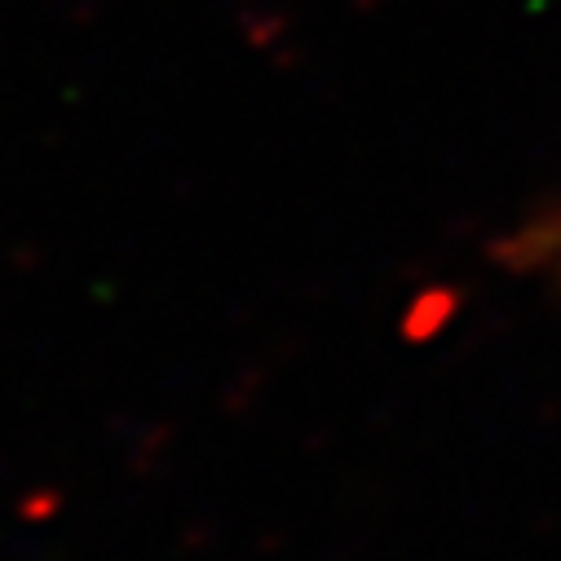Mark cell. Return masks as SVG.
Wrapping results in <instances>:
<instances>
[{"instance_id": "6da1fadb", "label": "cell", "mask_w": 561, "mask_h": 561, "mask_svg": "<svg viewBox=\"0 0 561 561\" xmlns=\"http://www.w3.org/2000/svg\"><path fill=\"white\" fill-rule=\"evenodd\" d=\"M522 248H526V256H535V261H557V256H561V208H557L552 217H543L539 226H530L526 239H522Z\"/></svg>"}]
</instances>
